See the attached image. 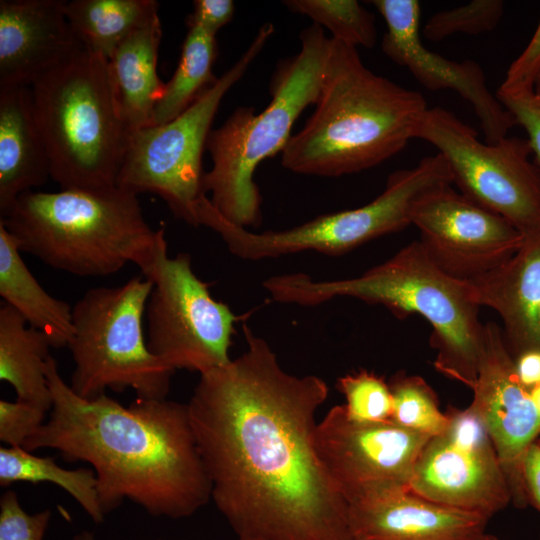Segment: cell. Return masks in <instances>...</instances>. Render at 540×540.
Instances as JSON below:
<instances>
[{"label": "cell", "instance_id": "cell-27", "mask_svg": "<svg viewBox=\"0 0 540 540\" xmlns=\"http://www.w3.org/2000/svg\"><path fill=\"white\" fill-rule=\"evenodd\" d=\"M16 482L53 483L71 495L94 523L99 524L105 518L93 469H66L52 457L33 455L23 447H1L0 485L7 487Z\"/></svg>", "mask_w": 540, "mask_h": 540}, {"label": "cell", "instance_id": "cell-21", "mask_svg": "<svg viewBox=\"0 0 540 540\" xmlns=\"http://www.w3.org/2000/svg\"><path fill=\"white\" fill-rule=\"evenodd\" d=\"M51 178L48 153L37 126L30 88H0V214L17 198Z\"/></svg>", "mask_w": 540, "mask_h": 540}, {"label": "cell", "instance_id": "cell-9", "mask_svg": "<svg viewBox=\"0 0 540 540\" xmlns=\"http://www.w3.org/2000/svg\"><path fill=\"white\" fill-rule=\"evenodd\" d=\"M452 184L444 157H424L411 169L389 175L384 191L371 202L350 210L320 215L279 231L252 232L223 217L204 196L197 207L199 226L215 231L234 256L246 261L277 258L305 251L345 254L376 238L411 225L414 203L438 186Z\"/></svg>", "mask_w": 540, "mask_h": 540}, {"label": "cell", "instance_id": "cell-4", "mask_svg": "<svg viewBox=\"0 0 540 540\" xmlns=\"http://www.w3.org/2000/svg\"><path fill=\"white\" fill-rule=\"evenodd\" d=\"M263 287L284 304L317 306L349 297L382 305L397 318L420 315L432 327L436 369L466 386L476 379L484 324L474 287L441 270L419 241L357 277L315 280L289 273L269 277Z\"/></svg>", "mask_w": 540, "mask_h": 540}, {"label": "cell", "instance_id": "cell-41", "mask_svg": "<svg viewBox=\"0 0 540 540\" xmlns=\"http://www.w3.org/2000/svg\"><path fill=\"white\" fill-rule=\"evenodd\" d=\"M534 94L540 100V74L538 75L535 85H534Z\"/></svg>", "mask_w": 540, "mask_h": 540}, {"label": "cell", "instance_id": "cell-29", "mask_svg": "<svg viewBox=\"0 0 540 540\" xmlns=\"http://www.w3.org/2000/svg\"><path fill=\"white\" fill-rule=\"evenodd\" d=\"M388 384L392 394V422L430 437L447 429L449 416L440 411L436 394L423 378L398 373Z\"/></svg>", "mask_w": 540, "mask_h": 540}, {"label": "cell", "instance_id": "cell-18", "mask_svg": "<svg viewBox=\"0 0 540 540\" xmlns=\"http://www.w3.org/2000/svg\"><path fill=\"white\" fill-rule=\"evenodd\" d=\"M62 0L0 1V88L29 87L84 46Z\"/></svg>", "mask_w": 540, "mask_h": 540}, {"label": "cell", "instance_id": "cell-37", "mask_svg": "<svg viewBox=\"0 0 540 540\" xmlns=\"http://www.w3.org/2000/svg\"><path fill=\"white\" fill-rule=\"evenodd\" d=\"M522 476L527 503L540 513V444H532L523 460Z\"/></svg>", "mask_w": 540, "mask_h": 540}, {"label": "cell", "instance_id": "cell-42", "mask_svg": "<svg viewBox=\"0 0 540 540\" xmlns=\"http://www.w3.org/2000/svg\"><path fill=\"white\" fill-rule=\"evenodd\" d=\"M478 540H501V539H499V538L496 537L495 535L488 534V533H483V534L478 538Z\"/></svg>", "mask_w": 540, "mask_h": 540}, {"label": "cell", "instance_id": "cell-33", "mask_svg": "<svg viewBox=\"0 0 540 540\" xmlns=\"http://www.w3.org/2000/svg\"><path fill=\"white\" fill-rule=\"evenodd\" d=\"M47 411L16 400H0V440L9 447H23L45 422Z\"/></svg>", "mask_w": 540, "mask_h": 540}, {"label": "cell", "instance_id": "cell-17", "mask_svg": "<svg viewBox=\"0 0 540 540\" xmlns=\"http://www.w3.org/2000/svg\"><path fill=\"white\" fill-rule=\"evenodd\" d=\"M387 31L383 53L406 68L430 91L450 89L474 109L487 143L507 137L516 124L513 116L488 89L481 67L472 60L447 59L426 48L420 36L421 7L417 0H373Z\"/></svg>", "mask_w": 540, "mask_h": 540}, {"label": "cell", "instance_id": "cell-34", "mask_svg": "<svg viewBox=\"0 0 540 540\" xmlns=\"http://www.w3.org/2000/svg\"><path fill=\"white\" fill-rule=\"evenodd\" d=\"M540 74V20L525 49L509 66L497 92L517 94L533 92Z\"/></svg>", "mask_w": 540, "mask_h": 540}, {"label": "cell", "instance_id": "cell-38", "mask_svg": "<svg viewBox=\"0 0 540 540\" xmlns=\"http://www.w3.org/2000/svg\"><path fill=\"white\" fill-rule=\"evenodd\" d=\"M520 383L528 390L540 385V350H528L514 357Z\"/></svg>", "mask_w": 540, "mask_h": 540}, {"label": "cell", "instance_id": "cell-20", "mask_svg": "<svg viewBox=\"0 0 540 540\" xmlns=\"http://www.w3.org/2000/svg\"><path fill=\"white\" fill-rule=\"evenodd\" d=\"M470 282L479 305L499 315L512 356L540 350V226L508 260Z\"/></svg>", "mask_w": 540, "mask_h": 540}, {"label": "cell", "instance_id": "cell-2", "mask_svg": "<svg viewBox=\"0 0 540 540\" xmlns=\"http://www.w3.org/2000/svg\"><path fill=\"white\" fill-rule=\"evenodd\" d=\"M45 372L52 408L23 448H50L66 461L89 463L105 515L125 499L152 516L172 519L189 517L208 503L211 485L187 404L136 398L123 406L106 394L84 399L51 356Z\"/></svg>", "mask_w": 540, "mask_h": 540}, {"label": "cell", "instance_id": "cell-13", "mask_svg": "<svg viewBox=\"0 0 540 540\" xmlns=\"http://www.w3.org/2000/svg\"><path fill=\"white\" fill-rule=\"evenodd\" d=\"M449 425L421 450L409 490L488 520L511 503L508 481L486 427L470 408L450 407Z\"/></svg>", "mask_w": 540, "mask_h": 540}, {"label": "cell", "instance_id": "cell-39", "mask_svg": "<svg viewBox=\"0 0 540 540\" xmlns=\"http://www.w3.org/2000/svg\"><path fill=\"white\" fill-rule=\"evenodd\" d=\"M530 391L531 399L534 403L535 408L540 414V385L532 388Z\"/></svg>", "mask_w": 540, "mask_h": 540}, {"label": "cell", "instance_id": "cell-19", "mask_svg": "<svg viewBox=\"0 0 540 540\" xmlns=\"http://www.w3.org/2000/svg\"><path fill=\"white\" fill-rule=\"evenodd\" d=\"M488 519L397 488L348 504L353 540H478Z\"/></svg>", "mask_w": 540, "mask_h": 540}, {"label": "cell", "instance_id": "cell-30", "mask_svg": "<svg viewBox=\"0 0 540 540\" xmlns=\"http://www.w3.org/2000/svg\"><path fill=\"white\" fill-rule=\"evenodd\" d=\"M345 397L347 416L358 422H388L392 416V394L382 376L367 370L346 374L337 380Z\"/></svg>", "mask_w": 540, "mask_h": 540}, {"label": "cell", "instance_id": "cell-40", "mask_svg": "<svg viewBox=\"0 0 540 540\" xmlns=\"http://www.w3.org/2000/svg\"><path fill=\"white\" fill-rule=\"evenodd\" d=\"M73 540H96V538L92 532L83 530L80 533L76 534ZM157 540H162V539H157Z\"/></svg>", "mask_w": 540, "mask_h": 540}, {"label": "cell", "instance_id": "cell-26", "mask_svg": "<svg viewBox=\"0 0 540 540\" xmlns=\"http://www.w3.org/2000/svg\"><path fill=\"white\" fill-rule=\"evenodd\" d=\"M215 37L199 26L188 25L178 65L165 83L150 125L165 124L176 118L217 81L213 74L217 55Z\"/></svg>", "mask_w": 540, "mask_h": 540}, {"label": "cell", "instance_id": "cell-3", "mask_svg": "<svg viewBox=\"0 0 540 540\" xmlns=\"http://www.w3.org/2000/svg\"><path fill=\"white\" fill-rule=\"evenodd\" d=\"M315 109L281 152L297 174L339 177L390 159L416 138L424 97L373 73L357 48L330 37Z\"/></svg>", "mask_w": 540, "mask_h": 540}, {"label": "cell", "instance_id": "cell-1", "mask_svg": "<svg viewBox=\"0 0 540 540\" xmlns=\"http://www.w3.org/2000/svg\"><path fill=\"white\" fill-rule=\"evenodd\" d=\"M242 328L246 350L201 374L187 404L211 499L239 538L353 540L348 504L314 445L327 383L288 373Z\"/></svg>", "mask_w": 540, "mask_h": 540}, {"label": "cell", "instance_id": "cell-35", "mask_svg": "<svg viewBox=\"0 0 540 540\" xmlns=\"http://www.w3.org/2000/svg\"><path fill=\"white\" fill-rule=\"evenodd\" d=\"M496 97L521 125L528 136L536 165L540 169V100L533 92L506 94L496 92Z\"/></svg>", "mask_w": 540, "mask_h": 540}, {"label": "cell", "instance_id": "cell-16", "mask_svg": "<svg viewBox=\"0 0 540 540\" xmlns=\"http://www.w3.org/2000/svg\"><path fill=\"white\" fill-rule=\"evenodd\" d=\"M469 407L486 427L506 475L511 503H527L522 467L529 449L540 436V414L530 391L519 381L514 357L502 329L495 323L483 325L476 379Z\"/></svg>", "mask_w": 540, "mask_h": 540}, {"label": "cell", "instance_id": "cell-36", "mask_svg": "<svg viewBox=\"0 0 540 540\" xmlns=\"http://www.w3.org/2000/svg\"><path fill=\"white\" fill-rule=\"evenodd\" d=\"M232 0H195L193 11L187 18V25H196L216 36L234 15Z\"/></svg>", "mask_w": 540, "mask_h": 540}, {"label": "cell", "instance_id": "cell-8", "mask_svg": "<svg viewBox=\"0 0 540 540\" xmlns=\"http://www.w3.org/2000/svg\"><path fill=\"white\" fill-rule=\"evenodd\" d=\"M153 283L135 276L114 287L87 290L72 307L68 343L74 370L71 389L84 399L128 388L137 398L166 399L175 372L151 353L144 332Z\"/></svg>", "mask_w": 540, "mask_h": 540}, {"label": "cell", "instance_id": "cell-44", "mask_svg": "<svg viewBox=\"0 0 540 540\" xmlns=\"http://www.w3.org/2000/svg\"><path fill=\"white\" fill-rule=\"evenodd\" d=\"M537 442L540 444V439H538Z\"/></svg>", "mask_w": 540, "mask_h": 540}, {"label": "cell", "instance_id": "cell-5", "mask_svg": "<svg viewBox=\"0 0 540 540\" xmlns=\"http://www.w3.org/2000/svg\"><path fill=\"white\" fill-rule=\"evenodd\" d=\"M0 222L21 252L82 277L114 274L129 263L144 272L166 243L146 222L138 195L118 186L27 191Z\"/></svg>", "mask_w": 540, "mask_h": 540}, {"label": "cell", "instance_id": "cell-24", "mask_svg": "<svg viewBox=\"0 0 540 540\" xmlns=\"http://www.w3.org/2000/svg\"><path fill=\"white\" fill-rule=\"evenodd\" d=\"M52 347L49 338L29 326L9 304L0 306V379L9 383L17 400L47 412L52 396L45 372Z\"/></svg>", "mask_w": 540, "mask_h": 540}, {"label": "cell", "instance_id": "cell-11", "mask_svg": "<svg viewBox=\"0 0 540 540\" xmlns=\"http://www.w3.org/2000/svg\"><path fill=\"white\" fill-rule=\"evenodd\" d=\"M142 274L153 283L145 309L151 353L175 371L200 375L227 365L238 318L195 275L190 255L169 257L166 242Z\"/></svg>", "mask_w": 540, "mask_h": 540}, {"label": "cell", "instance_id": "cell-31", "mask_svg": "<svg viewBox=\"0 0 540 540\" xmlns=\"http://www.w3.org/2000/svg\"><path fill=\"white\" fill-rule=\"evenodd\" d=\"M504 6L501 0H473L439 11L427 20L422 34L430 41H441L456 33L477 35L493 31L501 21Z\"/></svg>", "mask_w": 540, "mask_h": 540}, {"label": "cell", "instance_id": "cell-15", "mask_svg": "<svg viewBox=\"0 0 540 540\" xmlns=\"http://www.w3.org/2000/svg\"><path fill=\"white\" fill-rule=\"evenodd\" d=\"M411 224L431 260L445 273L472 281L508 260L524 234L500 215L474 203L451 184L414 203Z\"/></svg>", "mask_w": 540, "mask_h": 540}, {"label": "cell", "instance_id": "cell-10", "mask_svg": "<svg viewBox=\"0 0 540 540\" xmlns=\"http://www.w3.org/2000/svg\"><path fill=\"white\" fill-rule=\"evenodd\" d=\"M273 33L271 23L263 24L240 58L176 118L131 131L117 186L136 195L157 194L176 217L198 227L197 206L205 196L202 156L213 120Z\"/></svg>", "mask_w": 540, "mask_h": 540}, {"label": "cell", "instance_id": "cell-25", "mask_svg": "<svg viewBox=\"0 0 540 540\" xmlns=\"http://www.w3.org/2000/svg\"><path fill=\"white\" fill-rule=\"evenodd\" d=\"M69 24L82 45L107 60L135 30L158 14L155 0H72Z\"/></svg>", "mask_w": 540, "mask_h": 540}, {"label": "cell", "instance_id": "cell-22", "mask_svg": "<svg viewBox=\"0 0 540 540\" xmlns=\"http://www.w3.org/2000/svg\"><path fill=\"white\" fill-rule=\"evenodd\" d=\"M162 27L154 15L135 30L107 60L121 115L133 131L151 124L165 83L157 73Z\"/></svg>", "mask_w": 540, "mask_h": 540}, {"label": "cell", "instance_id": "cell-7", "mask_svg": "<svg viewBox=\"0 0 540 540\" xmlns=\"http://www.w3.org/2000/svg\"><path fill=\"white\" fill-rule=\"evenodd\" d=\"M29 88L51 179L61 189L117 186L130 131L107 59L83 47Z\"/></svg>", "mask_w": 540, "mask_h": 540}, {"label": "cell", "instance_id": "cell-23", "mask_svg": "<svg viewBox=\"0 0 540 540\" xmlns=\"http://www.w3.org/2000/svg\"><path fill=\"white\" fill-rule=\"evenodd\" d=\"M0 295L29 326L43 332L52 347L68 345L74 331L72 308L40 285L24 263L16 238L1 222Z\"/></svg>", "mask_w": 540, "mask_h": 540}, {"label": "cell", "instance_id": "cell-14", "mask_svg": "<svg viewBox=\"0 0 540 540\" xmlns=\"http://www.w3.org/2000/svg\"><path fill=\"white\" fill-rule=\"evenodd\" d=\"M430 436L388 422L350 419L333 406L317 423L318 460L347 504L397 488H409L416 460Z\"/></svg>", "mask_w": 540, "mask_h": 540}, {"label": "cell", "instance_id": "cell-43", "mask_svg": "<svg viewBox=\"0 0 540 540\" xmlns=\"http://www.w3.org/2000/svg\"><path fill=\"white\" fill-rule=\"evenodd\" d=\"M236 540H259V539H249V538H237Z\"/></svg>", "mask_w": 540, "mask_h": 540}, {"label": "cell", "instance_id": "cell-32", "mask_svg": "<svg viewBox=\"0 0 540 540\" xmlns=\"http://www.w3.org/2000/svg\"><path fill=\"white\" fill-rule=\"evenodd\" d=\"M51 515L48 509L27 513L16 492L7 490L0 498V540H43Z\"/></svg>", "mask_w": 540, "mask_h": 540}, {"label": "cell", "instance_id": "cell-12", "mask_svg": "<svg viewBox=\"0 0 540 540\" xmlns=\"http://www.w3.org/2000/svg\"><path fill=\"white\" fill-rule=\"evenodd\" d=\"M446 160L452 183L474 203L526 234L540 226V169L528 140L483 143L476 131L442 107L428 108L416 133Z\"/></svg>", "mask_w": 540, "mask_h": 540}, {"label": "cell", "instance_id": "cell-28", "mask_svg": "<svg viewBox=\"0 0 540 540\" xmlns=\"http://www.w3.org/2000/svg\"><path fill=\"white\" fill-rule=\"evenodd\" d=\"M283 4L351 47L372 48L376 43L375 17L355 0H287Z\"/></svg>", "mask_w": 540, "mask_h": 540}, {"label": "cell", "instance_id": "cell-6", "mask_svg": "<svg viewBox=\"0 0 540 540\" xmlns=\"http://www.w3.org/2000/svg\"><path fill=\"white\" fill-rule=\"evenodd\" d=\"M330 39L316 24L300 34L301 48L281 62L271 85V101L259 114L238 107L207 140L212 167L204 173L203 190L214 208L230 222L258 226L262 198L254 180L261 162L282 152L293 124L314 105L321 86Z\"/></svg>", "mask_w": 540, "mask_h": 540}]
</instances>
